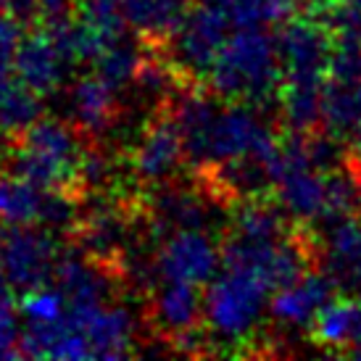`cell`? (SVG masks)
<instances>
[{"label":"cell","instance_id":"cell-28","mask_svg":"<svg viewBox=\"0 0 361 361\" xmlns=\"http://www.w3.org/2000/svg\"><path fill=\"white\" fill-rule=\"evenodd\" d=\"M8 148H11V142L6 140V137H3V135H0V164H3V161H6V153H8Z\"/></svg>","mask_w":361,"mask_h":361},{"label":"cell","instance_id":"cell-11","mask_svg":"<svg viewBox=\"0 0 361 361\" xmlns=\"http://www.w3.org/2000/svg\"><path fill=\"white\" fill-rule=\"evenodd\" d=\"M341 290L338 282L332 280L327 271L311 269L301 280L285 285L280 290H274L269 301V317L274 324L288 327V330H311V324L332 298H338L335 293Z\"/></svg>","mask_w":361,"mask_h":361},{"label":"cell","instance_id":"cell-8","mask_svg":"<svg viewBox=\"0 0 361 361\" xmlns=\"http://www.w3.org/2000/svg\"><path fill=\"white\" fill-rule=\"evenodd\" d=\"M127 161H130L132 177L145 188H156V185L169 182L177 174V169L188 161L180 124L174 119L169 103L156 106L153 116L145 121L137 142L132 145Z\"/></svg>","mask_w":361,"mask_h":361},{"label":"cell","instance_id":"cell-26","mask_svg":"<svg viewBox=\"0 0 361 361\" xmlns=\"http://www.w3.org/2000/svg\"><path fill=\"white\" fill-rule=\"evenodd\" d=\"M77 13L74 0H40V24H53Z\"/></svg>","mask_w":361,"mask_h":361},{"label":"cell","instance_id":"cell-14","mask_svg":"<svg viewBox=\"0 0 361 361\" xmlns=\"http://www.w3.org/2000/svg\"><path fill=\"white\" fill-rule=\"evenodd\" d=\"M190 11L192 0H121L127 27L148 48H164Z\"/></svg>","mask_w":361,"mask_h":361},{"label":"cell","instance_id":"cell-9","mask_svg":"<svg viewBox=\"0 0 361 361\" xmlns=\"http://www.w3.org/2000/svg\"><path fill=\"white\" fill-rule=\"evenodd\" d=\"M221 269V245L203 230H177L159 240L153 271L159 282L209 285Z\"/></svg>","mask_w":361,"mask_h":361},{"label":"cell","instance_id":"cell-15","mask_svg":"<svg viewBox=\"0 0 361 361\" xmlns=\"http://www.w3.org/2000/svg\"><path fill=\"white\" fill-rule=\"evenodd\" d=\"M274 198L295 224L314 227L327 211V180L319 169H301L274 185Z\"/></svg>","mask_w":361,"mask_h":361},{"label":"cell","instance_id":"cell-25","mask_svg":"<svg viewBox=\"0 0 361 361\" xmlns=\"http://www.w3.org/2000/svg\"><path fill=\"white\" fill-rule=\"evenodd\" d=\"M0 11H6L21 24H37L40 21V0H0Z\"/></svg>","mask_w":361,"mask_h":361},{"label":"cell","instance_id":"cell-23","mask_svg":"<svg viewBox=\"0 0 361 361\" xmlns=\"http://www.w3.org/2000/svg\"><path fill=\"white\" fill-rule=\"evenodd\" d=\"M327 77L348 85H361V37L335 35Z\"/></svg>","mask_w":361,"mask_h":361},{"label":"cell","instance_id":"cell-20","mask_svg":"<svg viewBox=\"0 0 361 361\" xmlns=\"http://www.w3.org/2000/svg\"><path fill=\"white\" fill-rule=\"evenodd\" d=\"M37 119H42V95L21 80H11L0 92V135L13 142Z\"/></svg>","mask_w":361,"mask_h":361},{"label":"cell","instance_id":"cell-6","mask_svg":"<svg viewBox=\"0 0 361 361\" xmlns=\"http://www.w3.org/2000/svg\"><path fill=\"white\" fill-rule=\"evenodd\" d=\"M230 30L232 24L224 16V11L214 8L209 3H198L185 16L174 37L159 51L171 61V66L180 71L182 80L206 85L211 66L219 56L221 45L227 42Z\"/></svg>","mask_w":361,"mask_h":361},{"label":"cell","instance_id":"cell-27","mask_svg":"<svg viewBox=\"0 0 361 361\" xmlns=\"http://www.w3.org/2000/svg\"><path fill=\"white\" fill-rule=\"evenodd\" d=\"M338 3H341V0H301V6H303V8L317 11V13H324V11L335 8Z\"/></svg>","mask_w":361,"mask_h":361},{"label":"cell","instance_id":"cell-12","mask_svg":"<svg viewBox=\"0 0 361 361\" xmlns=\"http://www.w3.org/2000/svg\"><path fill=\"white\" fill-rule=\"evenodd\" d=\"M71 63L66 53L59 48L53 35L45 27L32 30L27 37H21L16 59H13V74L27 87H32L40 95H51L66 82L71 71Z\"/></svg>","mask_w":361,"mask_h":361},{"label":"cell","instance_id":"cell-24","mask_svg":"<svg viewBox=\"0 0 361 361\" xmlns=\"http://www.w3.org/2000/svg\"><path fill=\"white\" fill-rule=\"evenodd\" d=\"M16 311H19V306L13 301V288L0 277V359L21 356V327L16 319Z\"/></svg>","mask_w":361,"mask_h":361},{"label":"cell","instance_id":"cell-17","mask_svg":"<svg viewBox=\"0 0 361 361\" xmlns=\"http://www.w3.org/2000/svg\"><path fill=\"white\" fill-rule=\"evenodd\" d=\"M361 119V85L330 80L324 82L322 92V124L319 130L330 132L335 137H351Z\"/></svg>","mask_w":361,"mask_h":361},{"label":"cell","instance_id":"cell-4","mask_svg":"<svg viewBox=\"0 0 361 361\" xmlns=\"http://www.w3.org/2000/svg\"><path fill=\"white\" fill-rule=\"evenodd\" d=\"M63 256V243L42 224H3L0 227V277L13 293H30L51 285Z\"/></svg>","mask_w":361,"mask_h":361},{"label":"cell","instance_id":"cell-22","mask_svg":"<svg viewBox=\"0 0 361 361\" xmlns=\"http://www.w3.org/2000/svg\"><path fill=\"white\" fill-rule=\"evenodd\" d=\"M69 306V298L56 288V285H42L30 293H21L19 314L24 322H53Z\"/></svg>","mask_w":361,"mask_h":361},{"label":"cell","instance_id":"cell-5","mask_svg":"<svg viewBox=\"0 0 361 361\" xmlns=\"http://www.w3.org/2000/svg\"><path fill=\"white\" fill-rule=\"evenodd\" d=\"M145 319L151 324L153 335L164 341L169 348L188 356L206 353L203 341V298L198 285L190 282H159L148 293Z\"/></svg>","mask_w":361,"mask_h":361},{"label":"cell","instance_id":"cell-3","mask_svg":"<svg viewBox=\"0 0 361 361\" xmlns=\"http://www.w3.org/2000/svg\"><path fill=\"white\" fill-rule=\"evenodd\" d=\"M269 295L274 285L261 271L221 267L203 298V324L221 343H248L264 311H269Z\"/></svg>","mask_w":361,"mask_h":361},{"label":"cell","instance_id":"cell-19","mask_svg":"<svg viewBox=\"0 0 361 361\" xmlns=\"http://www.w3.org/2000/svg\"><path fill=\"white\" fill-rule=\"evenodd\" d=\"M214 8L224 11L232 30H251V27H271L290 21L301 0H201Z\"/></svg>","mask_w":361,"mask_h":361},{"label":"cell","instance_id":"cell-16","mask_svg":"<svg viewBox=\"0 0 361 361\" xmlns=\"http://www.w3.org/2000/svg\"><path fill=\"white\" fill-rule=\"evenodd\" d=\"M232 235H243L251 240H280L285 235H290L295 221L285 214L280 201H271L269 192L267 195H256V198H245V201L232 206Z\"/></svg>","mask_w":361,"mask_h":361},{"label":"cell","instance_id":"cell-21","mask_svg":"<svg viewBox=\"0 0 361 361\" xmlns=\"http://www.w3.org/2000/svg\"><path fill=\"white\" fill-rule=\"evenodd\" d=\"M142 56H145V42L137 35H135V40L130 35H121L114 42H109L106 51L95 59L92 71L109 82L111 87H116L121 92L127 85H132Z\"/></svg>","mask_w":361,"mask_h":361},{"label":"cell","instance_id":"cell-7","mask_svg":"<svg viewBox=\"0 0 361 361\" xmlns=\"http://www.w3.org/2000/svg\"><path fill=\"white\" fill-rule=\"evenodd\" d=\"M277 53L282 63V82L324 85L335 48V32L324 16L293 19L277 32Z\"/></svg>","mask_w":361,"mask_h":361},{"label":"cell","instance_id":"cell-13","mask_svg":"<svg viewBox=\"0 0 361 361\" xmlns=\"http://www.w3.org/2000/svg\"><path fill=\"white\" fill-rule=\"evenodd\" d=\"M71 124L90 142H103L119 121V90L98 77L95 71L71 85L69 90Z\"/></svg>","mask_w":361,"mask_h":361},{"label":"cell","instance_id":"cell-1","mask_svg":"<svg viewBox=\"0 0 361 361\" xmlns=\"http://www.w3.org/2000/svg\"><path fill=\"white\" fill-rule=\"evenodd\" d=\"M90 140L71 121L42 116L11 142L3 169L40 185L45 190L87 195L82 185V161Z\"/></svg>","mask_w":361,"mask_h":361},{"label":"cell","instance_id":"cell-10","mask_svg":"<svg viewBox=\"0 0 361 361\" xmlns=\"http://www.w3.org/2000/svg\"><path fill=\"white\" fill-rule=\"evenodd\" d=\"M69 319L90 343L92 359H124L135 353L137 322L119 303H69Z\"/></svg>","mask_w":361,"mask_h":361},{"label":"cell","instance_id":"cell-2","mask_svg":"<svg viewBox=\"0 0 361 361\" xmlns=\"http://www.w3.org/2000/svg\"><path fill=\"white\" fill-rule=\"evenodd\" d=\"M280 85L282 63L277 40L264 32V27L235 30L221 45L206 80V87L221 101L256 103L261 109L280 101Z\"/></svg>","mask_w":361,"mask_h":361},{"label":"cell","instance_id":"cell-18","mask_svg":"<svg viewBox=\"0 0 361 361\" xmlns=\"http://www.w3.org/2000/svg\"><path fill=\"white\" fill-rule=\"evenodd\" d=\"M356 319H359V303L353 298H332L317 314L311 324V338L317 345L332 351H348L356 343Z\"/></svg>","mask_w":361,"mask_h":361}]
</instances>
